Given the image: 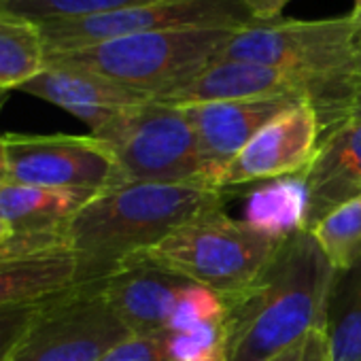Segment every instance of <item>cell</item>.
I'll return each instance as SVG.
<instances>
[{
  "label": "cell",
  "mask_w": 361,
  "mask_h": 361,
  "mask_svg": "<svg viewBox=\"0 0 361 361\" xmlns=\"http://www.w3.org/2000/svg\"><path fill=\"white\" fill-rule=\"evenodd\" d=\"M115 157L126 180L204 185L209 166L180 106L149 100L92 132Z\"/></svg>",
  "instance_id": "5"
},
{
  "label": "cell",
  "mask_w": 361,
  "mask_h": 361,
  "mask_svg": "<svg viewBox=\"0 0 361 361\" xmlns=\"http://www.w3.org/2000/svg\"><path fill=\"white\" fill-rule=\"evenodd\" d=\"M350 18L355 26V47L357 51H361V13H350Z\"/></svg>",
  "instance_id": "33"
},
{
  "label": "cell",
  "mask_w": 361,
  "mask_h": 361,
  "mask_svg": "<svg viewBox=\"0 0 361 361\" xmlns=\"http://www.w3.org/2000/svg\"><path fill=\"white\" fill-rule=\"evenodd\" d=\"M266 361H331V348L325 327H314L293 344L274 353Z\"/></svg>",
  "instance_id": "28"
},
{
  "label": "cell",
  "mask_w": 361,
  "mask_h": 361,
  "mask_svg": "<svg viewBox=\"0 0 361 361\" xmlns=\"http://www.w3.org/2000/svg\"><path fill=\"white\" fill-rule=\"evenodd\" d=\"M232 32V28H198L132 35L83 49L47 54V66L85 71L155 100L215 62Z\"/></svg>",
  "instance_id": "3"
},
{
  "label": "cell",
  "mask_w": 361,
  "mask_h": 361,
  "mask_svg": "<svg viewBox=\"0 0 361 361\" xmlns=\"http://www.w3.org/2000/svg\"><path fill=\"white\" fill-rule=\"evenodd\" d=\"M302 100L306 98L274 96L180 106L196 132L202 157L209 166L207 188L217 168L230 161L266 123Z\"/></svg>",
  "instance_id": "12"
},
{
  "label": "cell",
  "mask_w": 361,
  "mask_h": 361,
  "mask_svg": "<svg viewBox=\"0 0 361 361\" xmlns=\"http://www.w3.org/2000/svg\"><path fill=\"white\" fill-rule=\"evenodd\" d=\"M304 176H285L253 190L245 204V224L274 240L306 230Z\"/></svg>",
  "instance_id": "18"
},
{
  "label": "cell",
  "mask_w": 361,
  "mask_h": 361,
  "mask_svg": "<svg viewBox=\"0 0 361 361\" xmlns=\"http://www.w3.org/2000/svg\"><path fill=\"white\" fill-rule=\"evenodd\" d=\"M357 56L353 18L251 22L232 32L217 60H245L304 77L312 100L344 77Z\"/></svg>",
  "instance_id": "6"
},
{
  "label": "cell",
  "mask_w": 361,
  "mask_h": 361,
  "mask_svg": "<svg viewBox=\"0 0 361 361\" xmlns=\"http://www.w3.org/2000/svg\"><path fill=\"white\" fill-rule=\"evenodd\" d=\"M49 300L51 298L0 308V361H9V357L20 346L22 338L37 321V317L43 312Z\"/></svg>",
  "instance_id": "26"
},
{
  "label": "cell",
  "mask_w": 361,
  "mask_h": 361,
  "mask_svg": "<svg viewBox=\"0 0 361 361\" xmlns=\"http://www.w3.org/2000/svg\"><path fill=\"white\" fill-rule=\"evenodd\" d=\"M60 245H68L66 236H64V230L18 234L5 247H0V257L16 255V253H26V251H37V249H47V247H60Z\"/></svg>",
  "instance_id": "29"
},
{
  "label": "cell",
  "mask_w": 361,
  "mask_h": 361,
  "mask_svg": "<svg viewBox=\"0 0 361 361\" xmlns=\"http://www.w3.org/2000/svg\"><path fill=\"white\" fill-rule=\"evenodd\" d=\"M255 22L240 0H153L85 18H58L37 22L47 54L83 49L104 41L198 28H243Z\"/></svg>",
  "instance_id": "7"
},
{
  "label": "cell",
  "mask_w": 361,
  "mask_h": 361,
  "mask_svg": "<svg viewBox=\"0 0 361 361\" xmlns=\"http://www.w3.org/2000/svg\"><path fill=\"white\" fill-rule=\"evenodd\" d=\"M94 196V192L83 190H51L7 180L0 185V217L18 234L64 230Z\"/></svg>",
  "instance_id": "17"
},
{
  "label": "cell",
  "mask_w": 361,
  "mask_h": 361,
  "mask_svg": "<svg viewBox=\"0 0 361 361\" xmlns=\"http://www.w3.org/2000/svg\"><path fill=\"white\" fill-rule=\"evenodd\" d=\"M224 317H226L224 295L209 287L190 283L174 304V310L168 321V331H185L198 325L219 321Z\"/></svg>",
  "instance_id": "25"
},
{
  "label": "cell",
  "mask_w": 361,
  "mask_h": 361,
  "mask_svg": "<svg viewBox=\"0 0 361 361\" xmlns=\"http://www.w3.org/2000/svg\"><path fill=\"white\" fill-rule=\"evenodd\" d=\"M7 98H9V92H3V90H0V111H3V106H5V102H7Z\"/></svg>",
  "instance_id": "34"
},
{
  "label": "cell",
  "mask_w": 361,
  "mask_h": 361,
  "mask_svg": "<svg viewBox=\"0 0 361 361\" xmlns=\"http://www.w3.org/2000/svg\"><path fill=\"white\" fill-rule=\"evenodd\" d=\"M321 123L310 100H302L266 123L230 161L217 168L209 188L226 192L255 180L300 176L314 159Z\"/></svg>",
  "instance_id": "10"
},
{
  "label": "cell",
  "mask_w": 361,
  "mask_h": 361,
  "mask_svg": "<svg viewBox=\"0 0 361 361\" xmlns=\"http://www.w3.org/2000/svg\"><path fill=\"white\" fill-rule=\"evenodd\" d=\"M9 180V172H7V157H5V145H3V134H0V185Z\"/></svg>",
  "instance_id": "32"
},
{
  "label": "cell",
  "mask_w": 361,
  "mask_h": 361,
  "mask_svg": "<svg viewBox=\"0 0 361 361\" xmlns=\"http://www.w3.org/2000/svg\"><path fill=\"white\" fill-rule=\"evenodd\" d=\"M279 243L251 230L245 221L228 217L226 211H217L176 228L128 262L149 264L221 295H232L262 274Z\"/></svg>",
  "instance_id": "4"
},
{
  "label": "cell",
  "mask_w": 361,
  "mask_h": 361,
  "mask_svg": "<svg viewBox=\"0 0 361 361\" xmlns=\"http://www.w3.org/2000/svg\"><path fill=\"white\" fill-rule=\"evenodd\" d=\"M170 361H230L226 317L185 331H168Z\"/></svg>",
  "instance_id": "23"
},
{
  "label": "cell",
  "mask_w": 361,
  "mask_h": 361,
  "mask_svg": "<svg viewBox=\"0 0 361 361\" xmlns=\"http://www.w3.org/2000/svg\"><path fill=\"white\" fill-rule=\"evenodd\" d=\"M11 183L102 192L128 183L111 151L92 134H3Z\"/></svg>",
  "instance_id": "9"
},
{
  "label": "cell",
  "mask_w": 361,
  "mask_h": 361,
  "mask_svg": "<svg viewBox=\"0 0 361 361\" xmlns=\"http://www.w3.org/2000/svg\"><path fill=\"white\" fill-rule=\"evenodd\" d=\"M100 361H170L168 331L130 334L113 346Z\"/></svg>",
  "instance_id": "27"
},
{
  "label": "cell",
  "mask_w": 361,
  "mask_h": 361,
  "mask_svg": "<svg viewBox=\"0 0 361 361\" xmlns=\"http://www.w3.org/2000/svg\"><path fill=\"white\" fill-rule=\"evenodd\" d=\"M45 66L47 49L39 24L0 9V90H20Z\"/></svg>",
  "instance_id": "19"
},
{
  "label": "cell",
  "mask_w": 361,
  "mask_h": 361,
  "mask_svg": "<svg viewBox=\"0 0 361 361\" xmlns=\"http://www.w3.org/2000/svg\"><path fill=\"white\" fill-rule=\"evenodd\" d=\"M130 334L102 281L75 285L47 302L9 361H100Z\"/></svg>",
  "instance_id": "8"
},
{
  "label": "cell",
  "mask_w": 361,
  "mask_h": 361,
  "mask_svg": "<svg viewBox=\"0 0 361 361\" xmlns=\"http://www.w3.org/2000/svg\"><path fill=\"white\" fill-rule=\"evenodd\" d=\"M353 13H361V0H353Z\"/></svg>",
  "instance_id": "35"
},
{
  "label": "cell",
  "mask_w": 361,
  "mask_h": 361,
  "mask_svg": "<svg viewBox=\"0 0 361 361\" xmlns=\"http://www.w3.org/2000/svg\"><path fill=\"white\" fill-rule=\"evenodd\" d=\"M308 232L336 272L353 268L361 259V196L327 213Z\"/></svg>",
  "instance_id": "21"
},
{
  "label": "cell",
  "mask_w": 361,
  "mask_h": 361,
  "mask_svg": "<svg viewBox=\"0 0 361 361\" xmlns=\"http://www.w3.org/2000/svg\"><path fill=\"white\" fill-rule=\"evenodd\" d=\"M334 279V266L308 230L283 238L249 287L224 295L230 361H266L325 327Z\"/></svg>",
  "instance_id": "2"
},
{
  "label": "cell",
  "mask_w": 361,
  "mask_h": 361,
  "mask_svg": "<svg viewBox=\"0 0 361 361\" xmlns=\"http://www.w3.org/2000/svg\"><path fill=\"white\" fill-rule=\"evenodd\" d=\"M190 281L140 262H128L102 281V291L132 334L168 331L174 304Z\"/></svg>",
  "instance_id": "15"
},
{
  "label": "cell",
  "mask_w": 361,
  "mask_h": 361,
  "mask_svg": "<svg viewBox=\"0 0 361 361\" xmlns=\"http://www.w3.org/2000/svg\"><path fill=\"white\" fill-rule=\"evenodd\" d=\"M306 185V230L340 204L361 196V119L342 121L321 134Z\"/></svg>",
  "instance_id": "13"
},
{
  "label": "cell",
  "mask_w": 361,
  "mask_h": 361,
  "mask_svg": "<svg viewBox=\"0 0 361 361\" xmlns=\"http://www.w3.org/2000/svg\"><path fill=\"white\" fill-rule=\"evenodd\" d=\"M310 104L317 111L321 134L342 121L361 119V51H357L350 71L319 92Z\"/></svg>",
  "instance_id": "22"
},
{
  "label": "cell",
  "mask_w": 361,
  "mask_h": 361,
  "mask_svg": "<svg viewBox=\"0 0 361 361\" xmlns=\"http://www.w3.org/2000/svg\"><path fill=\"white\" fill-rule=\"evenodd\" d=\"M224 207V192L204 185L128 180L98 192L64 228L77 285L109 279L142 249Z\"/></svg>",
  "instance_id": "1"
},
{
  "label": "cell",
  "mask_w": 361,
  "mask_h": 361,
  "mask_svg": "<svg viewBox=\"0 0 361 361\" xmlns=\"http://www.w3.org/2000/svg\"><path fill=\"white\" fill-rule=\"evenodd\" d=\"M325 331L331 361H361V259L353 268L336 272Z\"/></svg>",
  "instance_id": "20"
},
{
  "label": "cell",
  "mask_w": 361,
  "mask_h": 361,
  "mask_svg": "<svg viewBox=\"0 0 361 361\" xmlns=\"http://www.w3.org/2000/svg\"><path fill=\"white\" fill-rule=\"evenodd\" d=\"M310 83L293 73L245 60H215L180 87L155 98L172 106L274 96L310 98Z\"/></svg>",
  "instance_id": "11"
},
{
  "label": "cell",
  "mask_w": 361,
  "mask_h": 361,
  "mask_svg": "<svg viewBox=\"0 0 361 361\" xmlns=\"http://www.w3.org/2000/svg\"><path fill=\"white\" fill-rule=\"evenodd\" d=\"M77 285V259L68 245L0 257V308L39 302Z\"/></svg>",
  "instance_id": "16"
},
{
  "label": "cell",
  "mask_w": 361,
  "mask_h": 361,
  "mask_svg": "<svg viewBox=\"0 0 361 361\" xmlns=\"http://www.w3.org/2000/svg\"><path fill=\"white\" fill-rule=\"evenodd\" d=\"M20 92L68 111L71 115L79 117L92 132L109 123L121 111L153 100L145 92L64 66H45L35 79L24 83Z\"/></svg>",
  "instance_id": "14"
},
{
  "label": "cell",
  "mask_w": 361,
  "mask_h": 361,
  "mask_svg": "<svg viewBox=\"0 0 361 361\" xmlns=\"http://www.w3.org/2000/svg\"><path fill=\"white\" fill-rule=\"evenodd\" d=\"M145 3L153 0H0V9L43 22L58 18H85Z\"/></svg>",
  "instance_id": "24"
},
{
  "label": "cell",
  "mask_w": 361,
  "mask_h": 361,
  "mask_svg": "<svg viewBox=\"0 0 361 361\" xmlns=\"http://www.w3.org/2000/svg\"><path fill=\"white\" fill-rule=\"evenodd\" d=\"M291 0H240V5L251 13L255 22H272L281 18V11Z\"/></svg>",
  "instance_id": "30"
},
{
  "label": "cell",
  "mask_w": 361,
  "mask_h": 361,
  "mask_svg": "<svg viewBox=\"0 0 361 361\" xmlns=\"http://www.w3.org/2000/svg\"><path fill=\"white\" fill-rule=\"evenodd\" d=\"M18 236V230L5 219V217H0V247H5L9 240H13Z\"/></svg>",
  "instance_id": "31"
}]
</instances>
